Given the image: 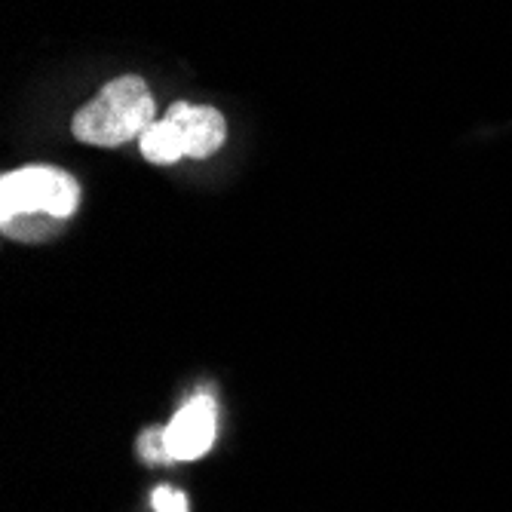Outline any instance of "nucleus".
Segmentation results:
<instances>
[{
	"label": "nucleus",
	"instance_id": "obj_1",
	"mask_svg": "<svg viewBox=\"0 0 512 512\" xmlns=\"http://www.w3.org/2000/svg\"><path fill=\"white\" fill-rule=\"evenodd\" d=\"M154 111V96L142 77H117L77 111L71 132L83 145L117 148L132 138H142V132L154 123Z\"/></svg>",
	"mask_w": 512,
	"mask_h": 512
},
{
	"label": "nucleus",
	"instance_id": "obj_2",
	"mask_svg": "<svg viewBox=\"0 0 512 512\" xmlns=\"http://www.w3.org/2000/svg\"><path fill=\"white\" fill-rule=\"evenodd\" d=\"M77 203V178L56 166H25L0 181V221H4V230L13 221H25L31 215H46L59 221L71 218Z\"/></svg>",
	"mask_w": 512,
	"mask_h": 512
},
{
	"label": "nucleus",
	"instance_id": "obj_3",
	"mask_svg": "<svg viewBox=\"0 0 512 512\" xmlns=\"http://www.w3.org/2000/svg\"><path fill=\"white\" fill-rule=\"evenodd\" d=\"M215 430H218L215 402L209 396H203V393L194 396L172 417V424L166 427L169 457L172 460H197V457H203L215 442Z\"/></svg>",
	"mask_w": 512,
	"mask_h": 512
},
{
	"label": "nucleus",
	"instance_id": "obj_4",
	"mask_svg": "<svg viewBox=\"0 0 512 512\" xmlns=\"http://www.w3.org/2000/svg\"><path fill=\"white\" fill-rule=\"evenodd\" d=\"M166 117L178 126L181 142H184V154L200 160L215 154L224 138H227V123L221 117V111L209 108V105H188V102H175Z\"/></svg>",
	"mask_w": 512,
	"mask_h": 512
},
{
	"label": "nucleus",
	"instance_id": "obj_5",
	"mask_svg": "<svg viewBox=\"0 0 512 512\" xmlns=\"http://www.w3.org/2000/svg\"><path fill=\"white\" fill-rule=\"evenodd\" d=\"M138 145H142V154L145 160L157 163V166H169V163H178L181 157H188L184 154V142H181V132L178 126L163 117V120H154L142 138H138Z\"/></svg>",
	"mask_w": 512,
	"mask_h": 512
},
{
	"label": "nucleus",
	"instance_id": "obj_6",
	"mask_svg": "<svg viewBox=\"0 0 512 512\" xmlns=\"http://www.w3.org/2000/svg\"><path fill=\"white\" fill-rule=\"evenodd\" d=\"M138 451L148 463H163L172 460L169 457V445H166V430H148L142 439H138Z\"/></svg>",
	"mask_w": 512,
	"mask_h": 512
},
{
	"label": "nucleus",
	"instance_id": "obj_7",
	"mask_svg": "<svg viewBox=\"0 0 512 512\" xmlns=\"http://www.w3.org/2000/svg\"><path fill=\"white\" fill-rule=\"evenodd\" d=\"M154 509L157 512H188V497H184L181 491L169 488V485H160L151 497Z\"/></svg>",
	"mask_w": 512,
	"mask_h": 512
}]
</instances>
